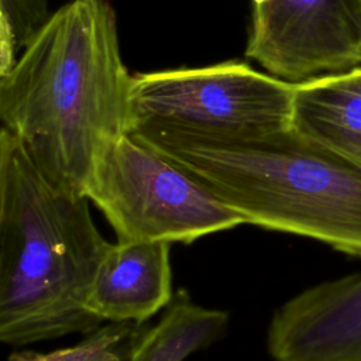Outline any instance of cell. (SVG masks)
I'll list each match as a JSON object with an SVG mask.
<instances>
[{"label":"cell","mask_w":361,"mask_h":361,"mask_svg":"<svg viewBox=\"0 0 361 361\" xmlns=\"http://www.w3.org/2000/svg\"><path fill=\"white\" fill-rule=\"evenodd\" d=\"M128 73L109 0H71L0 76L1 127L56 188L83 193L99 155L131 131Z\"/></svg>","instance_id":"cell-1"},{"label":"cell","mask_w":361,"mask_h":361,"mask_svg":"<svg viewBox=\"0 0 361 361\" xmlns=\"http://www.w3.org/2000/svg\"><path fill=\"white\" fill-rule=\"evenodd\" d=\"M89 197L56 188L0 130V340L21 347L102 326L86 306L109 241Z\"/></svg>","instance_id":"cell-2"},{"label":"cell","mask_w":361,"mask_h":361,"mask_svg":"<svg viewBox=\"0 0 361 361\" xmlns=\"http://www.w3.org/2000/svg\"><path fill=\"white\" fill-rule=\"evenodd\" d=\"M130 134L188 172L245 224L307 237L361 259V169L292 128L226 137L145 124Z\"/></svg>","instance_id":"cell-3"},{"label":"cell","mask_w":361,"mask_h":361,"mask_svg":"<svg viewBox=\"0 0 361 361\" xmlns=\"http://www.w3.org/2000/svg\"><path fill=\"white\" fill-rule=\"evenodd\" d=\"M85 195L104 214L118 241L190 244L245 224L240 213L133 134L99 155Z\"/></svg>","instance_id":"cell-4"},{"label":"cell","mask_w":361,"mask_h":361,"mask_svg":"<svg viewBox=\"0 0 361 361\" xmlns=\"http://www.w3.org/2000/svg\"><path fill=\"white\" fill-rule=\"evenodd\" d=\"M293 92L295 83L243 61L137 73L131 131L145 124L226 137L283 131L292 126Z\"/></svg>","instance_id":"cell-5"},{"label":"cell","mask_w":361,"mask_h":361,"mask_svg":"<svg viewBox=\"0 0 361 361\" xmlns=\"http://www.w3.org/2000/svg\"><path fill=\"white\" fill-rule=\"evenodd\" d=\"M245 56L298 83L361 66V0L252 4Z\"/></svg>","instance_id":"cell-6"},{"label":"cell","mask_w":361,"mask_h":361,"mask_svg":"<svg viewBox=\"0 0 361 361\" xmlns=\"http://www.w3.org/2000/svg\"><path fill=\"white\" fill-rule=\"evenodd\" d=\"M274 361H361V272L312 285L269 320Z\"/></svg>","instance_id":"cell-7"},{"label":"cell","mask_w":361,"mask_h":361,"mask_svg":"<svg viewBox=\"0 0 361 361\" xmlns=\"http://www.w3.org/2000/svg\"><path fill=\"white\" fill-rule=\"evenodd\" d=\"M171 243L109 244L93 276L87 310L100 322L145 323L172 298Z\"/></svg>","instance_id":"cell-8"},{"label":"cell","mask_w":361,"mask_h":361,"mask_svg":"<svg viewBox=\"0 0 361 361\" xmlns=\"http://www.w3.org/2000/svg\"><path fill=\"white\" fill-rule=\"evenodd\" d=\"M290 128L361 169V66L295 83Z\"/></svg>","instance_id":"cell-9"},{"label":"cell","mask_w":361,"mask_h":361,"mask_svg":"<svg viewBox=\"0 0 361 361\" xmlns=\"http://www.w3.org/2000/svg\"><path fill=\"white\" fill-rule=\"evenodd\" d=\"M228 313L192 300L185 289L175 292L158 323L148 324L127 361H185L226 336Z\"/></svg>","instance_id":"cell-10"},{"label":"cell","mask_w":361,"mask_h":361,"mask_svg":"<svg viewBox=\"0 0 361 361\" xmlns=\"http://www.w3.org/2000/svg\"><path fill=\"white\" fill-rule=\"evenodd\" d=\"M147 326L134 322H110L85 334L86 337L75 345L49 353L14 351L7 361H124Z\"/></svg>","instance_id":"cell-11"},{"label":"cell","mask_w":361,"mask_h":361,"mask_svg":"<svg viewBox=\"0 0 361 361\" xmlns=\"http://www.w3.org/2000/svg\"><path fill=\"white\" fill-rule=\"evenodd\" d=\"M49 0H0V76L49 20Z\"/></svg>","instance_id":"cell-12"},{"label":"cell","mask_w":361,"mask_h":361,"mask_svg":"<svg viewBox=\"0 0 361 361\" xmlns=\"http://www.w3.org/2000/svg\"><path fill=\"white\" fill-rule=\"evenodd\" d=\"M267 0H252V4H258V3H264Z\"/></svg>","instance_id":"cell-13"},{"label":"cell","mask_w":361,"mask_h":361,"mask_svg":"<svg viewBox=\"0 0 361 361\" xmlns=\"http://www.w3.org/2000/svg\"><path fill=\"white\" fill-rule=\"evenodd\" d=\"M127 360H128V358H127ZM127 360H124V361H127Z\"/></svg>","instance_id":"cell-14"}]
</instances>
